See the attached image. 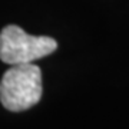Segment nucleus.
<instances>
[{
  "instance_id": "f257e3e1",
  "label": "nucleus",
  "mask_w": 129,
  "mask_h": 129,
  "mask_svg": "<svg viewBox=\"0 0 129 129\" xmlns=\"http://www.w3.org/2000/svg\"><path fill=\"white\" fill-rule=\"evenodd\" d=\"M42 72L33 63L13 64L0 82V102L7 111L22 112L42 98Z\"/></svg>"
},
{
  "instance_id": "f03ea898",
  "label": "nucleus",
  "mask_w": 129,
  "mask_h": 129,
  "mask_svg": "<svg viewBox=\"0 0 129 129\" xmlns=\"http://www.w3.org/2000/svg\"><path fill=\"white\" fill-rule=\"evenodd\" d=\"M57 49V42L49 36H32L22 27L9 24L0 32V59L7 64L33 63Z\"/></svg>"
}]
</instances>
